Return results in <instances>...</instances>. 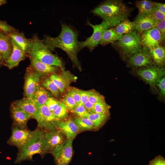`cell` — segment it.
Wrapping results in <instances>:
<instances>
[{
  "instance_id": "cell-43",
  "label": "cell",
  "mask_w": 165,
  "mask_h": 165,
  "mask_svg": "<svg viewBox=\"0 0 165 165\" xmlns=\"http://www.w3.org/2000/svg\"><path fill=\"white\" fill-rule=\"evenodd\" d=\"M155 27L160 31L163 36L165 37V20L157 21Z\"/></svg>"
},
{
  "instance_id": "cell-10",
  "label": "cell",
  "mask_w": 165,
  "mask_h": 165,
  "mask_svg": "<svg viewBox=\"0 0 165 165\" xmlns=\"http://www.w3.org/2000/svg\"><path fill=\"white\" fill-rule=\"evenodd\" d=\"M74 138L68 139L63 145L52 152L57 165H68L73 155L72 141Z\"/></svg>"
},
{
  "instance_id": "cell-16",
  "label": "cell",
  "mask_w": 165,
  "mask_h": 165,
  "mask_svg": "<svg viewBox=\"0 0 165 165\" xmlns=\"http://www.w3.org/2000/svg\"><path fill=\"white\" fill-rule=\"evenodd\" d=\"M39 74L38 73L30 72L27 75L24 86V92L26 98L33 99L39 85Z\"/></svg>"
},
{
  "instance_id": "cell-3",
  "label": "cell",
  "mask_w": 165,
  "mask_h": 165,
  "mask_svg": "<svg viewBox=\"0 0 165 165\" xmlns=\"http://www.w3.org/2000/svg\"><path fill=\"white\" fill-rule=\"evenodd\" d=\"M34 131L31 138L24 146L18 149L15 160L16 163L26 160H31L33 156L37 154L43 156L46 153L44 138V131L39 129Z\"/></svg>"
},
{
  "instance_id": "cell-5",
  "label": "cell",
  "mask_w": 165,
  "mask_h": 165,
  "mask_svg": "<svg viewBox=\"0 0 165 165\" xmlns=\"http://www.w3.org/2000/svg\"><path fill=\"white\" fill-rule=\"evenodd\" d=\"M114 43L124 57L128 58L139 52L143 46L139 35L135 30L123 35Z\"/></svg>"
},
{
  "instance_id": "cell-32",
  "label": "cell",
  "mask_w": 165,
  "mask_h": 165,
  "mask_svg": "<svg viewBox=\"0 0 165 165\" xmlns=\"http://www.w3.org/2000/svg\"><path fill=\"white\" fill-rule=\"evenodd\" d=\"M42 85L55 97H59L60 91L57 86L50 78L45 80L43 82Z\"/></svg>"
},
{
  "instance_id": "cell-1",
  "label": "cell",
  "mask_w": 165,
  "mask_h": 165,
  "mask_svg": "<svg viewBox=\"0 0 165 165\" xmlns=\"http://www.w3.org/2000/svg\"><path fill=\"white\" fill-rule=\"evenodd\" d=\"M78 33L73 28L65 24H61V31L56 37L46 36L43 41L51 51L55 48H59L66 53L75 65L79 64L77 58L79 50L78 41Z\"/></svg>"
},
{
  "instance_id": "cell-49",
  "label": "cell",
  "mask_w": 165,
  "mask_h": 165,
  "mask_svg": "<svg viewBox=\"0 0 165 165\" xmlns=\"http://www.w3.org/2000/svg\"><path fill=\"white\" fill-rule=\"evenodd\" d=\"M148 165H154L152 164H151V163H149V164H148Z\"/></svg>"
},
{
  "instance_id": "cell-37",
  "label": "cell",
  "mask_w": 165,
  "mask_h": 165,
  "mask_svg": "<svg viewBox=\"0 0 165 165\" xmlns=\"http://www.w3.org/2000/svg\"><path fill=\"white\" fill-rule=\"evenodd\" d=\"M60 102L53 97L49 98L45 103V105L52 112L55 110L59 106Z\"/></svg>"
},
{
  "instance_id": "cell-2",
  "label": "cell",
  "mask_w": 165,
  "mask_h": 165,
  "mask_svg": "<svg viewBox=\"0 0 165 165\" xmlns=\"http://www.w3.org/2000/svg\"><path fill=\"white\" fill-rule=\"evenodd\" d=\"M91 11L102 18L109 28L115 26L130 14L129 9L120 0L105 1Z\"/></svg>"
},
{
  "instance_id": "cell-30",
  "label": "cell",
  "mask_w": 165,
  "mask_h": 165,
  "mask_svg": "<svg viewBox=\"0 0 165 165\" xmlns=\"http://www.w3.org/2000/svg\"><path fill=\"white\" fill-rule=\"evenodd\" d=\"M109 116L101 115L95 112L89 114L87 118L99 129L102 127L108 120Z\"/></svg>"
},
{
  "instance_id": "cell-28",
  "label": "cell",
  "mask_w": 165,
  "mask_h": 165,
  "mask_svg": "<svg viewBox=\"0 0 165 165\" xmlns=\"http://www.w3.org/2000/svg\"><path fill=\"white\" fill-rule=\"evenodd\" d=\"M74 121L79 131L98 129L87 118L78 117L75 118Z\"/></svg>"
},
{
  "instance_id": "cell-47",
  "label": "cell",
  "mask_w": 165,
  "mask_h": 165,
  "mask_svg": "<svg viewBox=\"0 0 165 165\" xmlns=\"http://www.w3.org/2000/svg\"><path fill=\"white\" fill-rule=\"evenodd\" d=\"M6 2L5 0H0V6L5 4Z\"/></svg>"
},
{
  "instance_id": "cell-8",
  "label": "cell",
  "mask_w": 165,
  "mask_h": 165,
  "mask_svg": "<svg viewBox=\"0 0 165 165\" xmlns=\"http://www.w3.org/2000/svg\"><path fill=\"white\" fill-rule=\"evenodd\" d=\"M137 75L151 87L155 88L156 83L160 78L164 76L165 69L163 67L154 64L138 70Z\"/></svg>"
},
{
  "instance_id": "cell-7",
  "label": "cell",
  "mask_w": 165,
  "mask_h": 165,
  "mask_svg": "<svg viewBox=\"0 0 165 165\" xmlns=\"http://www.w3.org/2000/svg\"><path fill=\"white\" fill-rule=\"evenodd\" d=\"M44 138L46 153H51L64 145L68 140L64 133L57 129L44 132Z\"/></svg>"
},
{
  "instance_id": "cell-11",
  "label": "cell",
  "mask_w": 165,
  "mask_h": 165,
  "mask_svg": "<svg viewBox=\"0 0 165 165\" xmlns=\"http://www.w3.org/2000/svg\"><path fill=\"white\" fill-rule=\"evenodd\" d=\"M139 35L143 46L149 50L160 46L165 39V37L155 27L141 33Z\"/></svg>"
},
{
  "instance_id": "cell-46",
  "label": "cell",
  "mask_w": 165,
  "mask_h": 165,
  "mask_svg": "<svg viewBox=\"0 0 165 165\" xmlns=\"http://www.w3.org/2000/svg\"><path fill=\"white\" fill-rule=\"evenodd\" d=\"M155 5L162 13L165 14V3L155 2Z\"/></svg>"
},
{
  "instance_id": "cell-42",
  "label": "cell",
  "mask_w": 165,
  "mask_h": 165,
  "mask_svg": "<svg viewBox=\"0 0 165 165\" xmlns=\"http://www.w3.org/2000/svg\"><path fill=\"white\" fill-rule=\"evenodd\" d=\"M149 163L154 165H165V159L161 155L156 156Z\"/></svg>"
},
{
  "instance_id": "cell-41",
  "label": "cell",
  "mask_w": 165,
  "mask_h": 165,
  "mask_svg": "<svg viewBox=\"0 0 165 165\" xmlns=\"http://www.w3.org/2000/svg\"><path fill=\"white\" fill-rule=\"evenodd\" d=\"M79 92L81 99L80 105H83L84 103L88 100L89 96L91 93V90L85 91L80 90Z\"/></svg>"
},
{
  "instance_id": "cell-27",
  "label": "cell",
  "mask_w": 165,
  "mask_h": 165,
  "mask_svg": "<svg viewBox=\"0 0 165 165\" xmlns=\"http://www.w3.org/2000/svg\"><path fill=\"white\" fill-rule=\"evenodd\" d=\"M114 29L118 34L123 35L134 30V24L127 18L117 24Z\"/></svg>"
},
{
  "instance_id": "cell-29",
  "label": "cell",
  "mask_w": 165,
  "mask_h": 165,
  "mask_svg": "<svg viewBox=\"0 0 165 165\" xmlns=\"http://www.w3.org/2000/svg\"><path fill=\"white\" fill-rule=\"evenodd\" d=\"M155 2L147 0L137 1L135 2L136 6L138 9L139 15L151 14L155 6Z\"/></svg>"
},
{
  "instance_id": "cell-14",
  "label": "cell",
  "mask_w": 165,
  "mask_h": 165,
  "mask_svg": "<svg viewBox=\"0 0 165 165\" xmlns=\"http://www.w3.org/2000/svg\"><path fill=\"white\" fill-rule=\"evenodd\" d=\"M157 22L151 14H138L134 21L135 31L140 34L155 27Z\"/></svg>"
},
{
  "instance_id": "cell-12",
  "label": "cell",
  "mask_w": 165,
  "mask_h": 165,
  "mask_svg": "<svg viewBox=\"0 0 165 165\" xmlns=\"http://www.w3.org/2000/svg\"><path fill=\"white\" fill-rule=\"evenodd\" d=\"M129 64L135 68H145L155 64L152 58L149 50L143 46L138 52L130 57Z\"/></svg>"
},
{
  "instance_id": "cell-13",
  "label": "cell",
  "mask_w": 165,
  "mask_h": 165,
  "mask_svg": "<svg viewBox=\"0 0 165 165\" xmlns=\"http://www.w3.org/2000/svg\"><path fill=\"white\" fill-rule=\"evenodd\" d=\"M34 131L21 129L16 127L12 130V134L8 143L17 147L18 149L24 146L33 136Z\"/></svg>"
},
{
  "instance_id": "cell-23",
  "label": "cell",
  "mask_w": 165,
  "mask_h": 165,
  "mask_svg": "<svg viewBox=\"0 0 165 165\" xmlns=\"http://www.w3.org/2000/svg\"><path fill=\"white\" fill-rule=\"evenodd\" d=\"M9 36L24 52L25 53H27L31 45V39L29 40L26 38L23 33L16 32L10 33Z\"/></svg>"
},
{
  "instance_id": "cell-40",
  "label": "cell",
  "mask_w": 165,
  "mask_h": 165,
  "mask_svg": "<svg viewBox=\"0 0 165 165\" xmlns=\"http://www.w3.org/2000/svg\"><path fill=\"white\" fill-rule=\"evenodd\" d=\"M151 14L157 21H162L165 20V14L162 13L155 5L151 12Z\"/></svg>"
},
{
  "instance_id": "cell-44",
  "label": "cell",
  "mask_w": 165,
  "mask_h": 165,
  "mask_svg": "<svg viewBox=\"0 0 165 165\" xmlns=\"http://www.w3.org/2000/svg\"><path fill=\"white\" fill-rule=\"evenodd\" d=\"M83 105L89 114L94 113V106L93 104L88 100L86 101L84 104Z\"/></svg>"
},
{
  "instance_id": "cell-20",
  "label": "cell",
  "mask_w": 165,
  "mask_h": 165,
  "mask_svg": "<svg viewBox=\"0 0 165 165\" xmlns=\"http://www.w3.org/2000/svg\"><path fill=\"white\" fill-rule=\"evenodd\" d=\"M13 50V46L10 37L0 31V52L5 61L10 57Z\"/></svg>"
},
{
  "instance_id": "cell-45",
  "label": "cell",
  "mask_w": 165,
  "mask_h": 165,
  "mask_svg": "<svg viewBox=\"0 0 165 165\" xmlns=\"http://www.w3.org/2000/svg\"><path fill=\"white\" fill-rule=\"evenodd\" d=\"M12 28L6 22L0 21V30H2L5 32L11 31Z\"/></svg>"
},
{
  "instance_id": "cell-36",
  "label": "cell",
  "mask_w": 165,
  "mask_h": 165,
  "mask_svg": "<svg viewBox=\"0 0 165 165\" xmlns=\"http://www.w3.org/2000/svg\"><path fill=\"white\" fill-rule=\"evenodd\" d=\"M72 111L79 117L87 118L89 114L84 105H78Z\"/></svg>"
},
{
  "instance_id": "cell-15",
  "label": "cell",
  "mask_w": 165,
  "mask_h": 165,
  "mask_svg": "<svg viewBox=\"0 0 165 165\" xmlns=\"http://www.w3.org/2000/svg\"><path fill=\"white\" fill-rule=\"evenodd\" d=\"M60 74H53L50 78L56 84L60 92H63L69 86L71 82H75L77 78L68 71L63 68Z\"/></svg>"
},
{
  "instance_id": "cell-26",
  "label": "cell",
  "mask_w": 165,
  "mask_h": 165,
  "mask_svg": "<svg viewBox=\"0 0 165 165\" xmlns=\"http://www.w3.org/2000/svg\"><path fill=\"white\" fill-rule=\"evenodd\" d=\"M123 35L118 34L114 28H108L103 32L100 44L105 45L110 43H113L120 39Z\"/></svg>"
},
{
  "instance_id": "cell-34",
  "label": "cell",
  "mask_w": 165,
  "mask_h": 165,
  "mask_svg": "<svg viewBox=\"0 0 165 165\" xmlns=\"http://www.w3.org/2000/svg\"><path fill=\"white\" fill-rule=\"evenodd\" d=\"M88 100L94 105L105 101L104 97L98 92L94 90H91Z\"/></svg>"
},
{
  "instance_id": "cell-24",
  "label": "cell",
  "mask_w": 165,
  "mask_h": 165,
  "mask_svg": "<svg viewBox=\"0 0 165 165\" xmlns=\"http://www.w3.org/2000/svg\"><path fill=\"white\" fill-rule=\"evenodd\" d=\"M31 64L39 74H48L54 72L57 70L58 67L47 65L32 58H31Z\"/></svg>"
},
{
  "instance_id": "cell-48",
  "label": "cell",
  "mask_w": 165,
  "mask_h": 165,
  "mask_svg": "<svg viewBox=\"0 0 165 165\" xmlns=\"http://www.w3.org/2000/svg\"><path fill=\"white\" fill-rule=\"evenodd\" d=\"M2 60H3L2 56L0 52V64L2 63Z\"/></svg>"
},
{
  "instance_id": "cell-39",
  "label": "cell",
  "mask_w": 165,
  "mask_h": 165,
  "mask_svg": "<svg viewBox=\"0 0 165 165\" xmlns=\"http://www.w3.org/2000/svg\"><path fill=\"white\" fill-rule=\"evenodd\" d=\"M160 90V97L164 98L165 96V78L164 76L159 78L156 83Z\"/></svg>"
},
{
  "instance_id": "cell-6",
  "label": "cell",
  "mask_w": 165,
  "mask_h": 165,
  "mask_svg": "<svg viewBox=\"0 0 165 165\" xmlns=\"http://www.w3.org/2000/svg\"><path fill=\"white\" fill-rule=\"evenodd\" d=\"M86 24L91 26L93 29L92 35L86 38V40L78 41V44L79 50L85 47H87L90 50H93L100 44L104 32L109 28L104 20L100 24L94 25L87 20Z\"/></svg>"
},
{
  "instance_id": "cell-17",
  "label": "cell",
  "mask_w": 165,
  "mask_h": 165,
  "mask_svg": "<svg viewBox=\"0 0 165 165\" xmlns=\"http://www.w3.org/2000/svg\"><path fill=\"white\" fill-rule=\"evenodd\" d=\"M13 46L12 53L9 58L5 61V65L9 69H12L18 65L25 57V53L11 39Z\"/></svg>"
},
{
  "instance_id": "cell-4",
  "label": "cell",
  "mask_w": 165,
  "mask_h": 165,
  "mask_svg": "<svg viewBox=\"0 0 165 165\" xmlns=\"http://www.w3.org/2000/svg\"><path fill=\"white\" fill-rule=\"evenodd\" d=\"M31 40V45L27 53L31 58L47 65L62 67L61 60L51 53L43 41L35 36Z\"/></svg>"
},
{
  "instance_id": "cell-18",
  "label": "cell",
  "mask_w": 165,
  "mask_h": 165,
  "mask_svg": "<svg viewBox=\"0 0 165 165\" xmlns=\"http://www.w3.org/2000/svg\"><path fill=\"white\" fill-rule=\"evenodd\" d=\"M11 113L16 127L21 129H26L27 123L31 117V116L14 105L12 107Z\"/></svg>"
},
{
  "instance_id": "cell-19",
  "label": "cell",
  "mask_w": 165,
  "mask_h": 165,
  "mask_svg": "<svg viewBox=\"0 0 165 165\" xmlns=\"http://www.w3.org/2000/svg\"><path fill=\"white\" fill-rule=\"evenodd\" d=\"M14 105L29 114L31 117L37 119L39 115V108L36 105L33 99L26 97L17 101Z\"/></svg>"
},
{
  "instance_id": "cell-25",
  "label": "cell",
  "mask_w": 165,
  "mask_h": 165,
  "mask_svg": "<svg viewBox=\"0 0 165 165\" xmlns=\"http://www.w3.org/2000/svg\"><path fill=\"white\" fill-rule=\"evenodd\" d=\"M149 50L154 64L158 66L163 67L165 61L164 47L160 45Z\"/></svg>"
},
{
  "instance_id": "cell-21",
  "label": "cell",
  "mask_w": 165,
  "mask_h": 165,
  "mask_svg": "<svg viewBox=\"0 0 165 165\" xmlns=\"http://www.w3.org/2000/svg\"><path fill=\"white\" fill-rule=\"evenodd\" d=\"M58 128L64 133L68 139L74 138L79 131L76 124L71 119L61 121Z\"/></svg>"
},
{
  "instance_id": "cell-9",
  "label": "cell",
  "mask_w": 165,
  "mask_h": 165,
  "mask_svg": "<svg viewBox=\"0 0 165 165\" xmlns=\"http://www.w3.org/2000/svg\"><path fill=\"white\" fill-rule=\"evenodd\" d=\"M36 120L39 127L47 130L57 129L61 121L56 119L45 105L39 108V115Z\"/></svg>"
},
{
  "instance_id": "cell-33",
  "label": "cell",
  "mask_w": 165,
  "mask_h": 165,
  "mask_svg": "<svg viewBox=\"0 0 165 165\" xmlns=\"http://www.w3.org/2000/svg\"><path fill=\"white\" fill-rule=\"evenodd\" d=\"M110 106L103 101L94 105V112L103 115L110 116L109 109Z\"/></svg>"
},
{
  "instance_id": "cell-22",
  "label": "cell",
  "mask_w": 165,
  "mask_h": 165,
  "mask_svg": "<svg viewBox=\"0 0 165 165\" xmlns=\"http://www.w3.org/2000/svg\"><path fill=\"white\" fill-rule=\"evenodd\" d=\"M51 97H53L51 94L45 88L39 85L34 94L33 100L39 108L45 105L47 100Z\"/></svg>"
},
{
  "instance_id": "cell-31",
  "label": "cell",
  "mask_w": 165,
  "mask_h": 165,
  "mask_svg": "<svg viewBox=\"0 0 165 165\" xmlns=\"http://www.w3.org/2000/svg\"><path fill=\"white\" fill-rule=\"evenodd\" d=\"M68 110L67 107L62 101L60 102L57 108L52 113L56 119L61 121L67 117Z\"/></svg>"
},
{
  "instance_id": "cell-38",
  "label": "cell",
  "mask_w": 165,
  "mask_h": 165,
  "mask_svg": "<svg viewBox=\"0 0 165 165\" xmlns=\"http://www.w3.org/2000/svg\"><path fill=\"white\" fill-rule=\"evenodd\" d=\"M79 90L76 88H72L69 90L67 94L72 97L78 105L81 103Z\"/></svg>"
},
{
  "instance_id": "cell-35",
  "label": "cell",
  "mask_w": 165,
  "mask_h": 165,
  "mask_svg": "<svg viewBox=\"0 0 165 165\" xmlns=\"http://www.w3.org/2000/svg\"><path fill=\"white\" fill-rule=\"evenodd\" d=\"M63 101L68 110L71 111L78 105L74 100L67 94L63 98Z\"/></svg>"
}]
</instances>
